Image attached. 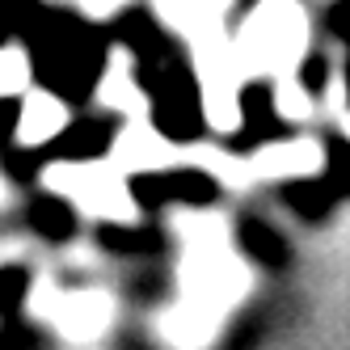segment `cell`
Here are the masks:
<instances>
[{
  "mask_svg": "<svg viewBox=\"0 0 350 350\" xmlns=\"http://www.w3.org/2000/svg\"><path fill=\"white\" fill-rule=\"evenodd\" d=\"M127 194L135 207L157 215L165 207H215L219 203V182L207 169H144L127 178Z\"/></svg>",
  "mask_w": 350,
  "mask_h": 350,
  "instance_id": "2",
  "label": "cell"
},
{
  "mask_svg": "<svg viewBox=\"0 0 350 350\" xmlns=\"http://www.w3.org/2000/svg\"><path fill=\"white\" fill-rule=\"evenodd\" d=\"M30 287H34L30 266H21V262L0 266V317H17L21 304L30 299Z\"/></svg>",
  "mask_w": 350,
  "mask_h": 350,
  "instance_id": "9",
  "label": "cell"
},
{
  "mask_svg": "<svg viewBox=\"0 0 350 350\" xmlns=\"http://www.w3.org/2000/svg\"><path fill=\"white\" fill-rule=\"evenodd\" d=\"M237 245H241V254L249 262H258L262 270H287L291 266V245L287 237L274 228V224H266L262 215H241L237 219Z\"/></svg>",
  "mask_w": 350,
  "mask_h": 350,
  "instance_id": "7",
  "label": "cell"
},
{
  "mask_svg": "<svg viewBox=\"0 0 350 350\" xmlns=\"http://www.w3.org/2000/svg\"><path fill=\"white\" fill-rule=\"evenodd\" d=\"M325 26L346 46V102H350V0H338V5L325 13Z\"/></svg>",
  "mask_w": 350,
  "mask_h": 350,
  "instance_id": "15",
  "label": "cell"
},
{
  "mask_svg": "<svg viewBox=\"0 0 350 350\" xmlns=\"http://www.w3.org/2000/svg\"><path fill=\"white\" fill-rule=\"evenodd\" d=\"M254 346H258V325L254 321H241L237 325V338L224 342V350H254Z\"/></svg>",
  "mask_w": 350,
  "mask_h": 350,
  "instance_id": "16",
  "label": "cell"
},
{
  "mask_svg": "<svg viewBox=\"0 0 350 350\" xmlns=\"http://www.w3.org/2000/svg\"><path fill=\"white\" fill-rule=\"evenodd\" d=\"M21 219H26V228L38 232L46 245H68V241H77V232H81L77 207H72L68 198L51 194V190H30Z\"/></svg>",
  "mask_w": 350,
  "mask_h": 350,
  "instance_id": "6",
  "label": "cell"
},
{
  "mask_svg": "<svg viewBox=\"0 0 350 350\" xmlns=\"http://www.w3.org/2000/svg\"><path fill=\"white\" fill-rule=\"evenodd\" d=\"M0 350H46V334L21 317H0Z\"/></svg>",
  "mask_w": 350,
  "mask_h": 350,
  "instance_id": "12",
  "label": "cell"
},
{
  "mask_svg": "<svg viewBox=\"0 0 350 350\" xmlns=\"http://www.w3.org/2000/svg\"><path fill=\"white\" fill-rule=\"evenodd\" d=\"M118 131H122V118L110 114V110H102V114H81V118L64 122V127L38 148V152H42V161L89 165V161L110 157V148L118 144Z\"/></svg>",
  "mask_w": 350,
  "mask_h": 350,
  "instance_id": "3",
  "label": "cell"
},
{
  "mask_svg": "<svg viewBox=\"0 0 350 350\" xmlns=\"http://www.w3.org/2000/svg\"><path fill=\"white\" fill-rule=\"evenodd\" d=\"M21 118H26V102H21L17 93H0V148L17 144Z\"/></svg>",
  "mask_w": 350,
  "mask_h": 350,
  "instance_id": "14",
  "label": "cell"
},
{
  "mask_svg": "<svg viewBox=\"0 0 350 350\" xmlns=\"http://www.w3.org/2000/svg\"><path fill=\"white\" fill-rule=\"evenodd\" d=\"M93 241L106 249L110 258H131V262H152L169 249V237L157 224H118V219H106L93 228Z\"/></svg>",
  "mask_w": 350,
  "mask_h": 350,
  "instance_id": "5",
  "label": "cell"
},
{
  "mask_svg": "<svg viewBox=\"0 0 350 350\" xmlns=\"http://www.w3.org/2000/svg\"><path fill=\"white\" fill-rule=\"evenodd\" d=\"M295 81H299V89H304V93L321 97L325 89L334 85V59L325 55V51H308L304 64H299V72H295Z\"/></svg>",
  "mask_w": 350,
  "mask_h": 350,
  "instance_id": "13",
  "label": "cell"
},
{
  "mask_svg": "<svg viewBox=\"0 0 350 350\" xmlns=\"http://www.w3.org/2000/svg\"><path fill=\"white\" fill-rule=\"evenodd\" d=\"M325 178L342 198H350V135L342 131L325 135Z\"/></svg>",
  "mask_w": 350,
  "mask_h": 350,
  "instance_id": "11",
  "label": "cell"
},
{
  "mask_svg": "<svg viewBox=\"0 0 350 350\" xmlns=\"http://www.w3.org/2000/svg\"><path fill=\"white\" fill-rule=\"evenodd\" d=\"M237 106H241V131L228 139V148H237V152H254V148H262V144L291 139V122L279 114L270 81H249L241 89V97H237Z\"/></svg>",
  "mask_w": 350,
  "mask_h": 350,
  "instance_id": "4",
  "label": "cell"
},
{
  "mask_svg": "<svg viewBox=\"0 0 350 350\" xmlns=\"http://www.w3.org/2000/svg\"><path fill=\"white\" fill-rule=\"evenodd\" d=\"M279 203L304 224H325L334 215V207L342 203V194L329 186V178H291L279 186Z\"/></svg>",
  "mask_w": 350,
  "mask_h": 350,
  "instance_id": "8",
  "label": "cell"
},
{
  "mask_svg": "<svg viewBox=\"0 0 350 350\" xmlns=\"http://www.w3.org/2000/svg\"><path fill=\"white\" fill-rule=\"evenodd\" d=\"M30 51V72L38 89H46L59 102L81 106L93 97L97 81L106 77V59H110V34L93 30L89 21L42 9L38 21L21 34Z\"/></svg>",
  "mask_w": 350,
  "mask_h": 350,
  "instance_id": "1",
  "label": "cell"
},
{
  "mask_svg": "<svg viewBox=\"0 0 350 350\" xmlns=\"http://www.w3.org/2000/svg\"><path fill=\"white\" fill-rule=\"evenodd\" d=\"M42 152L38 148H17V144H9V148H0V173L13 182V186H34L38 182V173H42Z\"/></svg>",
  "mask_w": 350,
  "mask_h": 350,
  "instance_id": "10",
  "label": "cell"
}]
</instances>
